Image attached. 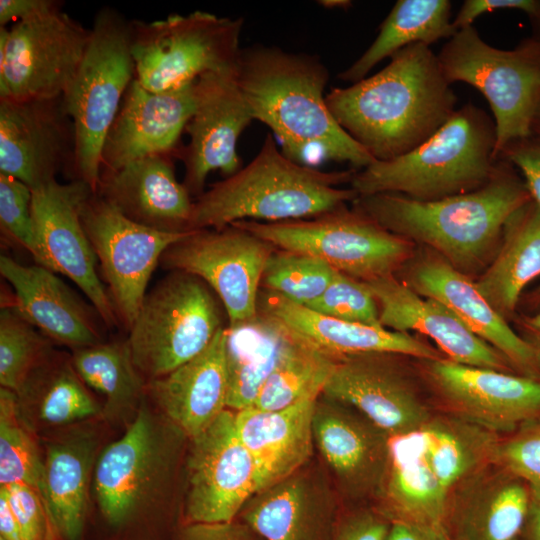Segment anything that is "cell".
I'll list each match as a JSON object with an SVG mask.
<instances>
[{"mask_svg": "<svg viewBox=\"0 0 540 540\" xmlns=\"http://www.w3.org/2000/svg\"><path fill=\"white\" fill-rule=\"evenodd\" d=\"M390 58L376 74L325 98L338 124L376 161L415 149L456 111V95L430 46L415 43Z\"/></svg>", "mask_w": 540, "mask_h": 540, "instance_id": "1", "label": "cell"}, {"mask_svg": "<svg viewBox=\"0 0 540 540\" xmlns=\"http://www.w3.org/2000/svg\"><path fill=\"white\" fill-rule=\"evenodd\" d=\"M236 77L253 119L271 129L288 158L362 169L375 161L331 114L324 94L329 73L316 56L275 46L241 49Z\"/></svg>", "mask_w": 540, "mask_h": 540, "instance_id": "2", "label": "cell"}, {"mask_svg": "<svg viewBox=\"0 0 540 540\" xmlns=\"http://www.w3.org/2000/svg\"><path fill=\"white\" fill-rule=\"evenodd\" d=\"M529 200L512 164L499 158L489 182L468 193L432 201L381 193L358 196L353 204L382 228L429 245L465 273L483 262L508 218Z\"/></svg>", "mask_w": 540, "mask_h": 540, "instance_id": "3", "label": "cell"}, {"mask_svg": "<svg viewBox=\"0 0 540 540\" xmlns=\"http://www.w3.org/2000/svg\"><path fill=\"white\" fill-rule=\"evenodd\" d=\"M497 434L455 415L432 416L390 438L386 477L375 508L390 522L445 526L459 485L493 462Z\"/></svg>", "mask_w": 540, "mask_h": 540, "instance_id": "4", "label": "cell"}, {"mask_svg": "<svg viewBox=\"0 0 540 540\" xmlns=\"http://www.w3.org/2000/svg\"><path fill=\"white\" fill-rule=\"evenodd\" d=\"M352 171L326 172L288 158L267 134L256 156L193 201L189 230L222 229L241 220L281 222L339 209L358 194Z\"/></svg>", "mask_w": 540, "mask_h": 540, "instance_id": "5", "label": "cell"}, {"mask_svg": "<svg viewBox=\"0 0 540 540\" xmlns=\"http://www.w3.org/2000/svg\"><path fill=\"white\" fill-rule=\"evenodd\" d=\"M494 120L467 103L429 139L397 158L374 161L355 173L358 196L393 193L419 201L439 200L483 187L496 167Z\"/></svg>", "mask_w": 540, "mask_h": 540, "instance_id": "6", "label": "cell"}, {"mask_svg": "<svg viewBox=\"0 0 540 540\" xmlns=\"http://www.w3.org/2000/svg\"><path fill=\"white\" fill-rule=\"evenodd\" d=\"M135 78L131 23L110 7L100 9L82 61L62 95L76 137L75 180L97 191L105 137Z\"/></svg>", "mask_w": 540, "mask_h": 540, "instance_id": "7", "label": "cell"}, {"mask_svg": "<svg viewBox=\"0 0 540 540\" xmlns=\"http://www.w3.org/2000/svg\"><path fill=\"white\" fill-rule=\"evenodd\" d=\"M447 81L465 82L488 101L496 128L495 156L531 136L540 100V45L531 37L513 50L487 44L473 25L459 29L437 54Z\"/></svg>", "mask_w": 540, "mask_h": 540, "instance_id": "8", "label": "cell"}, {"mask_svg": "<svg viewBox=\"0 0 540 540\" xmlns=\"http://www.w3.org/2000/svg\"><path fill=\"white\" fill-rule=\"evenodd\" d=\"M223 327L210 287L172 271L146 293L126 340L136 368L150 381L196 357Z\"/></svg>", "mask_w": 540, "mask_h": 540, "instance_id": "9", "label": "cell"}, {"mask_svg": "<svg viewBox=\"0 0 540 540\" xmlns=\"http://www.w3.org/2000/svg\"><path fill=\"white\" fill-rule=\"evenodd\" d=\"M231 225L247 230L276 249L312 256L363 282L393 275L413 251V242L346 206L307 219L241 220Z\"/></svg>", "mask_w": 540, "mask_h": 540, "instance_id": "10", "label": "cell"}, {"mask_svg": "<svg viewBox=\"0 0 540 540\" xmlns=\"http://www.w3.org/2000/svg\"><path fill=\"white\" fill-rule=\"evenodd\" d=\"M243 22L203 11L130 20L135 79L149 91L163 92L236 66Z\"/></svg>", "mask_w": 540, "mask_h": 540, "instance_id": "11", "label": "cell"}, {"mask_svg": "<svg viewBox=\"0 0 540 540\" xmlns=\"http://www.w3.org/2000/svg\"><path fill=\"white\" fill-rule=\"evenodd\" d=\"M275 250L247 230L229 225L189 232L163 253L159 264L202 279L222 302L229 330H237L257 319L262 274Z\"/></svg>", "mask_w": 540, "mask_h": 540, "instance_id": "12", "label": "cell"}, {"mask_svg": "<svg viewBox=\"0 0 540 540\" xmlns=\"http://www.w3.org/2000/svg\"><path fill=\"white\" fill-rule=\"evenodd\" d=\"M89 38L90 29L62 9L0 27V99L62 96Z\"/></svg>", "mask_w": 540, "mask_h": 540, "instance_id": "13", "label": "cell"}, {"mask_svg": "<svg viewBox=\"0 0 540 540\" xmlns=\"http://www.w3.org/2000/svg\"><path fill=\"white\" fill-rule=\"evenodd\" d=\"M81 220L100 261L101 274L108 284L120 324L129 330L163 253L189 232L167 233L140 225L97 192L83 203Z\"/></svg>", "mask_w": 540, "mask_h": 540, "instance_id": "14", "label": "cell"}, {"mask_svg": "<svg viewBox=\"0 0 540 540\" xmlns=\"http://www.w3.org/2000/svg\"><path fill=\"white\" fill-rule=\"evenodd\" d=\"M189 440L184 523L237 519L259 490V473L255 460L237 434L234 411L226 409Z\"/></svg>", "mask_w": 540, "mask_h": 540, "instance_id": "15", "label": "cell"}, {"mask_svg": "<svg viewBox=\"0 0 540 540\" xmlns=\"http://www.w3.org/2000/svg\"><path fill=\"white\" fill-rule=\"evenodd\" d=\"M186 435L174 424L156 422L144 405L125 434L100 454L94 469V489L102 515L113 525L126 522L152 495Z\"/></svg>", "mask_w": 540, "mask_h": 540, "instance_id": "16", "label": "cell"}, {"mask_svg": "<svg viewBox=\"0 0 540 540\" xmlns=\"http://www.w3.org/2000/svg\"><path fill=\"white\" fill-rule=\"evenodd\" d=\"M93 189L82 180L51 181L32 190L31 212L38 248L35 260L70 278L87 296L106 327L120 325L96 270L97 257L85 233L81 208Z\"/></svg>", "mask_w": 540, "mask_h": 540, "instance_id": "17", "label": "cell"}, {"mask_svg": "<svg viewBox=\"0 0 540 540\" xmlns=\"http://www.w3.org/2000/svg\"><path fill=\"white\" fill-rule=\"evenodd\" d=\"M76 137L63 97L0 99V173L32 190L64 172L75 180Z\"/></svg>", "mask_w": 540, "mask_h": 540, "instance_id": "18", "label": "cell"}, {"mask_svg": "<svg viewBox=\"0 0 540 540\" xmlns=\"http://www.w3.org/2000/svg\"><path fill=\"white\" fill-rule=\"evenodd\" d=\"M236 66L195 80L194 111L185 129L190 141L178 152L185 166L183 185L191 197L204 193L210 172L220 170L228 177L241 169L237 143L254 119L238 84Z\"/></svg>", "mask_w": 540, "mask_h": 540, "instance_id": "19", "label": "cell"}, {"mask_svg": "<svg viewBox=\"0 0 540 540\" xmlns=\"http://www.w3.org/2000/svg\"><path fill=\"white\" fill-rule=\"evenodd\" d=\"M312 431L335 490L353 501L376 500L388 469L391 437L352 406L323 394L315 401Z\"/></svg>", "mask_w": 540, "mask_h": 540, "instance_id": "20", "label": "cell"}, {"mask_svg": "<svg viewBox=\"0 0 540 540\" xmlns=\"http://www.w3.org/2000/svg\"><path fill=\"white\" fill-rule=\"evenodd\" d=\"M427 374L454 415L495 434L515 431L540 415V381L440 358Z\"/></svg>", "mask_w": 540, "mask_h": 540, "instance_id": "21", "label": "cell"}, {"mask_svg": "<svg viewBox=\"0 0 540 540\" xmlns=\"http://www.w3.org/2000/svg\"><path fill=\"white\" fill-rule=\"evenodd\" d=\"M390 353L340 357L322 392L346 403L390 437L410 433L431 413Z\"/></svg>", "mask_w": 540, "mask_h": 540, "instance_id": "22", "label": "cell"}, {"mask_svg": "<svg viewBox=\"0 0 540 540\" xmlns=\"http://www.w3.org/2000/svg\"><path fill=\"white\" fill-rule=\"evenodd\" d=\"M194 83L153 92L134 78L105 137L100 173L154 154L178 156V141L194 111Z\"/></svg>", "mask_w": 540, "mask_h": 540, "instance_id": "23", "label": "cell"}, {"mask_svg": "<svg viewBox=\"0 0 540 540\" xmlns=\"http://www.w3.org/2000/svg\"><path fill=\"white\" fill-rule=\"evenodd\" d=\"M309 463L254 494L238 518L264 540H332L341 513L335 487Z\"/></svg>", "mask_w": 540, "mask_h": 540, "instance_id": "24", "label": "cell"}, {"mask_svg": "<svg viewBox=\"0 0 540 540\" xmlns=\"http://www.w3.org/2000/svg\"><path fill=\"white\" fill-rule=\"evenodd\" d=\"M421 296L434 298L525 376H540V350L520 337L465 273L442 257H427L411 266L405 282Z\"/></svg>", "mask_w": 540, "mask_h": 540, "instance_id": "25", "label": "cell"}, {"mask_svg": "<svg viewBox=\"0 0 540 540\" xmlns=\"http://www.w3.org/2000/svg\"><path fill=\"white\" fill-rule=\"evenodd\" d=\"M382 327L421 333L434 341L447 359L468 366L505 371L507 360L483 341L442 302L421 296L393 275L366 281Z\"/></svg>", "mask_w": 540, "mask_h": 540, "instance_id": "26", "label": "cell"}, {"mask_svg": "<svg viewBox=\"0 0 540 540\" xmlns=\"http://www.w3.org/2000/svg\"><path fill=\"white\" fill-rule=\"evenodd\" d=\"M175 156L154 154L102 172L96 192L140 225L167 233L190 232L193 201L176 178Z\"/></svg>", "mask_w": 540, "mask_h": 540, "instance_id": "27", "label": "cell"}, {"mask_svg": "<svg viewBox=\"0 0 540 540\" xmlns=\"http://www.w3.org/2000/svg\"><path fill=\"white\" fill-rule=\"evenodd\" d=\"M0 273L15 292L11 307L49 340L74 350L102 342L100 322H104L96 309L80 299L55 272L1 255Z\"/></svg>", "mask_w": 540, "mask_h": 540, "instance_id": "28", "label": "cell"}, {"mask_svg": "<svg viewBox=\"0 0 540 540\" xmlns=\"http://www.w3.org/2000/svg\"><path fill=\"white\" fill-rule=\"evenodd\" d=\"M258 315L336 357L390 353L425 361L443 358L409 333L330 317L269 290L259 292Z\"/></svg>", "mask_w": 540, "mask_h": 540, "instance_id": "29", "label": "cell"}, {"mask_svg": "<svg viewBox=\"0 0 540 540\" xmlns=\"http://www.w3.org/2000/svg\"><path fill=\"white\" fill-rule=\"evenodd\" d=\"M482 467L453 493L445 528L452 540H515L530 505V491L518 477L493 463Z\"/></svg>", "mask_w": 540, "mask_h": 540, "instance_id": "30", "label": "cell"}, {"mask_svg": "<svg viewBox=\"0 0 540 540\" xmlns=\"http://www.w3.org/2000/svg\"><path fill=\"white\" fill-rule=\"evenodd\" d=\"M228 329L221 328L196 357L159 378L148 389L168 421L192 439L227 408Z\"/></svg>", "mask_w": 540, "mask_h": 540, "instance_id": "31", "label": "cell"}, {"mask_svg": "<svg viewBox=\"0 0 540 540\" xmlns=\"http://www.w3.org/2000/svg\"><path fill=\"white\" fill-rule=\"evenodd\" d=\"M316 399L278 410L250 407L234 411L237 434L258 468V492L310 462L315 449L312 420Z\"/></svg>", "mask_w": 540, "mask_h": 540, "instance_id": "32", "label": "cell"}, {"mask_svg": "<svg viewBox=\"0 0 540 540\" xmlns=\"http://www.w3.org/2000/svg\"><path fill=\"white\" fill-rule=\"evenodd\" d=\"M95 439L75 433L46 450L42 495L51 520L65 540H79L84 526Z\"/></svg>", "mask_w": 540, "mask_h": 540, "instance_id": "33", "label": "cell"}, {"mask_svg": "<svg viewBox=\"0 0 540 540\" xmlns=\"http://www.w3.org/2000/svg\"><path fill=\"white\" fill-rule=\"evenodd\" d=\"M503 242L476 285L504 318L516 308L524 288L540 277V209L531 200L506 221Z\"/></svg>", "mask_w": 540, "mask_h": 540, "instance_id": "34", "label": "cell"}, {"mask_svg": "<svg viewBox=\"0 0 540 540\" xmlns=\"http://www.w3.org/2000/svg\"><path fill=\"white\" fill-rule=\"evenodd\" d=\"M449 0H399L379 27V33L365 52L339 78L356 83L379 62L415 44L451 38L458 30L451 20Z\"/></svg>", "mask_w": 540, "mask_h": 540, "instance_id": "35", "label": "cell"}, {"mask_svg": "<svg viewBox=\"0 0 540 540\" xmlns=\"http://www.w3.org/2000/svg\"><path fill=\"white\" fill-rule=\"evenodd\" d=\"M280 327L284 332L281 354L253 405L263 410L318 398L340 358Z\"/></svg>", "mask_w": 540, "mask_h": 540, "instance_id": "36", "label": "cell"}, {"mask_svg": "<svg viewBox=\"0 0 540 540\" xmlns=\"http://www.w3.org/2000/svg\"><path fill=\"white\" fill-rule=\"evenodd\" d=\"M62 359L48 354L17 393L19 401L34 405L39 419L50 425L87 419L101 410L76 372L72 359Z\"/></svg>", "mask_w": 540, "mask_h": 540, "instance_id": "37", "label": "cell"}, {"mask_svg": "<svg viewBox=\"0 0 540 540\" xmlns=\"http://www.w3.org/2000/svg\"><path fill=\"white\" fill-rule=\"evenodd\" d=\"M253 340L237 341L228 330L226 350L227 408L253 407L273 371L284 343L283 329L261 316L251 324Z\"/></svg>", "mask_w": 540, "mask_h": 540, "instance_id": "38", "label": "cell"}, {"mask_svg": "<svg viewBox=\"0 0 540 540\" xmlns=\"http://www.w3.org/2000/svg\"><path fill=\"white\" fill-rule=\"evenodd\" d=\"M71 359L82 381L104 396L107 412H125L139 402L144 377L132 360L127 340L76 349Z\"/></svg>", "mask_w": 540, "mask_h": 540, "instance_id": "39", "label": "cell"}, {"mask_svg": "<svg viewBox=\"0 0 540 540\" xmlns=\"http://www.w3.org/2000/svg\"><path fill=\"white\" fill-rule=\"evenodd\" d=\"M43 470L36 442L21 419L17 394L1 387L0 486L27 484L42 494Z\"/></svg>", "mask_w": 540, "mask_h": 540, "instance_id": "40", "label": "cell"}, {"mask_svg": "<svg viewBox=\"0 0 540 540\" xmlns=\"http://www.w3.org/2000/svg\"><path fill=\"white\" fill-rule=\"evenodd\" d=\"M49 339L13 307L0 311V384L16 394L49 354Z\"/></svg>", "mask_w": 540, "mask_h": 540, "instance_id": "41", "label": "cell"}, {"mask_svg": "<svg viewBox=\"0 0 540 540\" xmlns=\"http://www.w3.org/2000/svg\"><path fill=\"white\" fill-rule=\"evenodd\" d=\"M335 272L312 256L276 249L265 265L261 285L265 290L306 306L324 293Z\"/></svg>", "mask_w": 540, "mask_h": 540, "instance_id": "42", "label": "cell"}, {"mask_svg": "<svg viewBox=\"0 0 540 540\" xmlns=\"http://www.w3.org/2000/svg\"><path fill=\"white\" fill-rule=\"evenodd\" d=\"M306 307L340 320L382 327L377 302L365 282L337 270L324 293Z\"/></svg>", "mask_w": 540, "mask_h": 540, "instance_id": "43", "label": "cell"}, {"mask_svg": "<svg viewBox=\"0 0 540 540\" xmlns=\"http://www.w3.org/2000/svg\"><path fill=\"white\" fill-rule=\"evenodd\" d=\"M493 463L522 480L531 495L540 496V418L523 423L509 438L498 441Z\"/></svg>", "mask_w": 540, "mask_h": 540, "instance_id": "44", "label": "cell"}, {"mask_svg": "<svg viewBox=\"0 0 540 540\" xmlns=\"http://www.w3.org/2000/svg\"><path fill=\"white\" fill-rule=\"evenodd\" d=\"M32 189L20 180L0 173V228L4 237L38 256L32 212Z\"/></svg>", "mask_w": 540, "mask_h": 540, "instance_id": "45", "label": "cell"}, {"mask_svg": "<svg viewBox=\"0 0 540 540\" xmlns=\"http://www.w3.org/2000/svg\"><path fill=\"white\" fill-rule=\"evenodd\" d=\"M19 523L24 540H54L58 533L42 494L27 484L0 487Z\"/></svg>", "mask_w": 540, "mask_h": 540, "instance_id": "46", "label": "cell"}, {"mask_svg": "<svg viewBox=\"0 0 540 540\" xmlns=\"http://www.w3.org/2000/svg\"><path fill=\"white\" fill-rule=\"evenodd\" d=\"M390 522L374 507L341 511L332 540H385Z\"/></svg>", "mask_w": 540, "mask_h": 540, "instance_id": "47", "label": "cell"}, {"mask_svg": "<svg viewBox=\"0 0 540 540\" xmlns=\"http://www.w3.org/2000/svg\"><path fill=\"white\" fill-rule=\"evenodd\" d=\"M499 158L521 171L528 193L540 209V140L530 136L514 141L505 147Z\"/></svg>", "mask_w": 540, "mask_h": 540, "instance_id": "48", "label": "cell"}, {"mask_svg": "<svg viewBox=\"0 0 540 540\" xmlns=\"http://www.w3.org/2000/svg\"><path fill=\"white\" fill-rule=\"evenodd\" d=\"M176 540H264L239 518L219 523H184Z\"/></svg>", "mask_w": 540, "mask_h": 540, "instance_id": "49", "label": "cell"}, {"mask_svg": "<svg viewBox=\"0 0 540 540\" xmlns=\"http://www.w3.org/2000/svg\"><path fill=\"white\" fill-rule=\"evenodd\" d=\"M504 9L521 10L529 18L540 14V1L538 0H466L463 2L453 26L459 30L473 25L474 20L482 14Z\"/></svg>", "mask_w": 540, "mask_h": 540, "instance_id": "50", "label": "cell"}, {"mask_svg": "<svg viewBox=\"0 0 540 540\" xmlns=\"http://www.w3.org/2000/svg\"><path fill=\"white\" fill-rule=\"evenodd\" d=\"M58 0H0V27L61 10Z\"/></svg>", "mask_w": 540, "mask_h": 540, "instance_id": "51", "label": "cell"}, {"mask_svg": "<svg viewBox=\"0 0 540 540\" xmlns=\"http://www.w3.org/2000/svg\"><path fill=\"white\" fill-rule=\"evenodd\" d=\"M385 540H452L445 526L392 522Z\"/></svg>", "mask_w": 540, "mask_h": 540, "instance_id": "52", "label": "cell"}, {"mask_svg": "<svg viewBox=\"0 0 540 540\" xmlns=\"http://www.w3.org/2000/svg\"><path fill=\"white\" fill-rule=\"evenodd\" d=\"M0 537L6 540H24L19 523L2 489H0Z\"/></svg>", "mask_w": 540, "mask_h": 540, "instance_id": "53", "label": "cell"}, {"mask_svg": "<svg viewBox=\"0 0 540 540\" xmlns=\"http://www.w3.org/2000/svg\"><path fill=\"white\" fill-rule=\"evenodd\" d=\"M521 533L524 534L525 540H540V496L531 495L528 513Z\"/></svg>", "mask_w": 540, "mask_h": 540, "instance_id": "54", "label": "cell"}, {"mask_svg": "<svg viewBox=\"0 0 540 540\" xmlns=\"http://www.w3.org/2000/svg\"><path fill=\"white\" fill-rule=\"evenodd\" d=\"M524 327L532 338V341L530 342L540 350V312L532 317L526 318Z\"/></svg>", "mask_w": 540, "mask_h": 540, "instance_id": "55", "label": "cell"}, {"mask_svg": "<svg viewBox=\"0 0 540 540\" xmlns=\"http://www.w3.org/2000/svg\"><path fill=\"white\" fill-rule=\"evenodd\" d=\"M531 136L540 140V100L538 102L531 126Z\"/></svg>", "mask_w": 540, "mask_h": 540, "instance_id": "56", "label": "cell"}, {"mask_svg": "<svg viewBox=\"0 0 540 540\" xmlns=\"http://www.w3.org/2000/svg\"><path fill=\"white\" fill-rule=\"evenodd\" d=\"M318 3L327 8H346L351 5V2L347 0H324Z\"/></svg>", "mask_w": 540, "mask_h": 540, "instance_id": "57", "label": "cell"}, {"mask_svg": "<svg viewBox=\"0 0 540 540\" xmlns=\"http://www.w3.org/2000/svg\"><path fill=\"white\" fill-rule=\"evenodd\" d=\"M532 23V36L531 38L540 45V14L530 18Z\"/></svg>", "mask_w": 540, "mask_h": 540, "instance_id": "58", "label": "cell"}, {"mask_svg": "<svg viewBox=\"0 0 540 540\" xmlns=\"http://www.w3.org/2000/svg\"><path fill=\"white\" fill-rule=\"evenodd\" d=\"M0 540H6V539H4L3 537H0Z\"/></svg>", "mask_w": 540, "mask_h": 540, "instance_id": "59", "label": "cell"}, {"mask_svg": "<svg viewBox=\"0 0 540 540\" xmlns=\"http://www.w3.org/2000/svg\"><path fill=\"white\" fill-rule=\"evenodd\" d=\"M539 294H540V288H539Z\"/></svg>", "mask_w": 540, "mask_h": 540, "instance_id": "60", "label": "cell"}, {"mask_svg": "<svg viewBox=\"0 0 540 540\" xmlns=\"http://www.w3.org/2000/svg\"><path fill=\"white\" fill-rule=\"evenodd\" d=\"M515 540H519V539H515Z\"/></svg>", "mask_w": 540, "mask_h": 540, "instance_id": "61", "label": "cell"}]
</instances>
